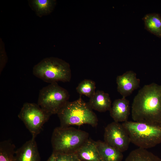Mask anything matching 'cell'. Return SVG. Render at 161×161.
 Instances as JSON below:
<instances>
[{
	"instance_id": "1",
	"label": "cell",
	"mask_w": 161,
	"mask_h": 161,
	"mask_svg": "<svg viewBox=\"0 0 161 161\" xmlns=\"http://www.w3.org/2000/svg\"><path fill=\"white\" fill-rule=\"evenodd\" d=\"M134 121L161 126V85H145L134 97L131 107Z\"/></svg>"
},
{
	"instance_id": "2",
	"label": "cell",
	"mask_w": 161,
	"mask_h": 161,
	"mask_svg": "<svg viewBox=\"0 0 161 161\" xmlns=\"http://www.w3.org/2000/svg\"><path fill=\"white\" fill-rule=\"evenodd\" d=\"M81 96L80 95L74 101H68L58 113L61 126L67 127L84 124L93 127L97 126L98 120L96 114Z\"/></svg>"
},
{
	"instance_id": "3",
	"label": "cell",
	"mask_w": 161,
	"mask_h": 161,
	"mask_svg": "<svg viewBox=\"0 0 161 161\" xmlns=\"http://www.w3.org/2000/svg\"><path fill=\"white\" fill-rule=\"evenodd\" d=\"M89 137L87 132L72 127H57L54 129L51 137L53 152L75 153Z\"/></svg>"
},
{
	"instance_id": "4",
	"label": "cell",
	"mask_w": 161,
	"mask_h": 161,
	"mask_svg": "<svg viewBox=\"0 0 161 161\" xmlns=\"http://www.w3.org/2000/svg\"><path fill=\"white\" fill-rule=\"evenodd\" d=\"M127 131L131 142L140 148L153 147L161 143V126L127 121L122 124Z\"/></svg>"
},
{
	"instance_id": "5",
	"label": "cell",
	"mask_w": 161,
	"mask_h": 161,
	"mask_svg": "<svg viewBox=\"0 0 161 161\" xmlns=\"http://www.w3.org/2000/svg\"><path fill=\"white\" fill-rule=\"evenodd\" d=\"M32 72L35 76L50 83L58 81L69 82L71 78L69 64L53 57L43 59L34 66Z\"/></svg>"
},
{
	"instance_id": "6",
	"label": "cell",
	"mask_w": 161,
	"mask_h": 161,
	"mask_svg": "<svg viewBox=\"0 0 161 161\" xmlns=\"http://www.w3.org/2000/svg\"><path fill=\"white\" fill-rule=\"evenodd\" d=\"M69 97L68 91L55 82L40 90L37 104L51 115L57 114L68 101Z\"/></svg>"
},
{
	"instance_id": "7",
	"label": "cell",
	"mask_w": 161,
	"mask_h": 161,
	"mask_svg": "<svg viewBox=\"0 0 161 161\" xmlns=\"http://www.w3.org/2000/svg\"><path fill=\"white\" fill-rule=\"evenodd\" d=\"M51 116L38 104L26 103L23 104L18 117L24 123L32 137L35 138Z\"/></svg>"
},
{
	"instance_id": "8",
	"label": "cell",
	"mask_w": 161,
	"mask_h": 161,
	"mask_svg": "<svg viewBox=\"0 0 161 161\" xmlns=\"http://www.w3.org/2000/svg\"><path fill=\"white\" fill-rule=\"evenodd\" d=\"M104 140L108 145L122 152L128 150L131 142L128 134L122 124L115 121L105 128Z\"/></svg>"
},
{
	"instance_id": "9",
	"label": "cell",
	"mask_w": 161,
	"mask_h": 161,
	"mask_svg": "<svg viewBox=\"0 0 161 161\" xmlns=\"http://www.w3.org/2000/svg\"><path fill=\"white\" fill-rule=\"evenodd\" d=\"M116 82L117 91L123 97H126L139 87L140 80L137 78L136 73L130 70L118 76Z\"/></svg>"
},
{
	"instance_id": "10",
	"label": "cell",
	"mask_w": 161,
	"mask_h": 161,
	"mask_svg": "<svg viewBox=\"0 0 161 161\" xmlns=\"http://www.w3.org/2000/svg\"><path fill=\"white\" fill-rule=\"evenodd\" d=\"M15 161H41L35 138L32 137L15 151Z\"/></svg>"
},
{
	"instance_id": "11",
	"label": "cell",
	"mask_w": 161,
	"mask_h": 161,
	"mask_svg": "<svg viewBox=\"0 0 161 161\" xmlns=\"http://www.w3.org/2000/svg\"><path fill=\"white\" fill-rule=\"evenodd\" d=\"M109 112L114 121L119 123L128 121L130 114L129 101L123 97L116 99L113 103Z\"/></svg>"
},
{
	"instance_id": "12",
	"label": "cell",
	"mask_w": 161,
	"mask_h": 161,
	"mask_svg": "<svg viewBox=\"0 0 161 161\" xmlns=\"http://www.w3.org/2000/svg\"><path fill=\"white\" fill-rule=\"evenodd\" d=\"M80 161H102L96 141L89 138L75 153Z\"/></svg>"
},
{
	"instance_id": "13",
	"label": "cell",
	"mask_w": 161,
	"mask_h": 161,
	"mask_svg": "<svg viewBox=\"0 0 161 161\" xmlns=\"http://www.w3.org/2000/svg\"><path fill=\"white\" fill-rule=\"evenodd\" d=\"M88 103L92 109L100 112L109 111L112 107V101L109 95L101 90L95 92L90 98Z\"/></svg>"
},
{
	"instance_id": "14",
	"label": "cell",
	"mask_w": 161,
	"mask_h": 161,
	"mask_svg": "<svg viewBox=\"0 0 161 161\" xmlns=\"http://www.w3.org/2000/svg\"><path fill=\"white\" fill-rule=\"evenodd\" d=\"M96 143L102 161H122L123 152L104 142L99 140Z\"/></svg>"
},
{
	"instance_id": "15",
	"label": "cell",
	"mask_w": 161,
	"mask_h": 161,
	"mask_svg": "<svg viewBox=\"0 0 161 161\" xmlns=\"http://www.w3.org/2000/svg\"><path fill=\"white\" fill-rule=\"evenodd\" d=\"M29 4L36 15L40 17L46 16L53 10L55 1L51 0H32L29 1Z\"/></svg>"
},
{
	"instance_id": "16",
	"label": "cell",
	"mask_w": 161,
	"mask_h": 161,
	"mask_svg": "<svg viewBox=\"0 0 161 161\" xmlns=\"http://www.w3.org/2000/svg\"><path fill=\"white\" fill-rule=\"evenodd\" d=\"M145 28L159 37H161V16L156 13L148 14L143 18Z\"/></svg>"
},
{
	"instance_id": "17",
	"label": "cell",
	"mask_w": 161,
	"mask_h": 161,
	"mask_svg": "<svg viewBox=\"0 0 161 161\" xmlns=\"http://www.w3.org/2000/svg\"><path fill=\"white\" fill-rule=\"evenodd\" d=\"M124 161H161V158L146 149L138 148L131 151Z\"/></svg>"
},
{
	"instance_id": "18",
	"label": "cell",
	"mask_w": 161,
	"mask_h": 161,
	"mask_svg": "<svg viewBox=\"0 0 161 161\" xmlns=\"http://www.w3.org/2000/svg\"><path fill=\"white\" fill-rule=\"evenodd\" d=\"M15 146L10 140L0 143V161H15Z\"/></svg>"
},
{
	"instance_id": "19",
	"label": "cell",
	"mask_w": 161,
	"mask_h": 161,
	"mask_svg": "<svg viewBox=\"0 0 161 161\" xmlns=\"http://www.w3.org/2000/svg\"><path fill=\"white\" fill-rule=\"evenodd\" d=\"M95 81L85 79L82 81L76 88V90L80 95H84L90 98L95 94L96 89Z\"/></svg>"
},
{
	"instance_id": "20",
	"label": "cell",
	"mask_w": 161,
	"mask_h": 161,
	"mask_svg": "<svg viewBox=\"0 0 161 161\" xmlns=\"http://www.w3.org/2000/svg\"><path fill=\"white\" fill-rule=\"evenodd\" d=\"M55 161H80L76 153L52 152Z\"/></svg>"
},
{
	"instance_id": "21",
	"label": "cell",
	"mask_w": 161,
	"mask_h": 161,
	"mask_svg": "<svg viewBox=\"0 0 161 161\" xmlns=\"http://www.w3.org/2000/svg\"><path fill=\"white\" fill-rule=\"evenodd\" d=\"M0 49V73L2 71L7 61V58L6 54L4 48L1 47Z\"/></svg>"
},
{
	"instance_id": "22",
	"label": "cell",
	"mask_w": 161,
	"mask_h": 161,
	"mask_svg": "<svg viewBox=\"0 0 161 161\" xmlns=\"http://www.w3.org/2000/svg\"><path fill=\"white\" fill-rule=\"evenodd\" d=\"M46 161H55V157L53 154L52 153L51 155Z\"/></svg>"
}]
</instances>
